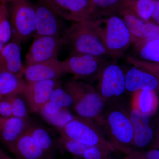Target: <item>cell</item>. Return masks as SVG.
Instances as JSON below:
<instances>
[{
	"label": "cell",
	"mask_w": 159,
	"mask_h": 159,
	"mask_svg": "<svg viewBox=\"0 0 159 159\" xmlns=\"http://www.w3.org/2000/svg\"><path fill=\"white\" fill-rule=\"evenodd\" d=\"M89 20L99 35L110 57H123L134 43L133 37L123 19L118 15H104Z\"/></svg>",
	"instance_id": "obj_1"
},
{
	"label": "cell",
	"mask_w": 159,
	"mask_h": 159,
	"mask_svg": "<svg viewBox=\"0 0 159 159\" xmlns=\"http://www.w3.org/2000/svg\"><path fill=\"white\" fill-rule=\"evenodd\" d=\"M71 53L91 54L97 57L110 56L102 40L89 20L74 22L63 34Z\"/></svg>",
	"instance_id": "obj_2"
},
{
	"label": "cell",
	"mask_w": 159,
	"mask_h": 159,
	"mask_svg": "<svg viewBox=\"0 0 159 159\" xmlns=\"http://www.w3.org/2000/svg\"><path fill=\"white\" fill-rule=\"evenodd\" d=\"M8 9L12 41L20 45L35 32V6L29 0L10 2Z\"/></svg>",
	"instance_id": "obj_3"
},
{
	"label": "cell",
	"mask_w": 159,
	"mask_h": 159,
	"mask_svg": "<svg viewBox=\"0 0 159 159\" xmlns=\"http://www.w3.org/2000/svg\"><path fill=\"white\" fill-rule=\"evenodd\" d=\"M65 89L73 97L75 110L80 116L93 118L101 112L103 106L102 98L89 86L71 81L66 84Z\"/></svg>",
	"instance_id": "obj_4"
},
{
	"label": "cell",
	"mask_w": 159,
	"mask_h": 159,
	"mask_svg": "<svg viewBox=\"0 0 159 159\" xmlns=\"http://www.w3.org/2000/svg\"><path fill=\"white\" fill-rule=\"evenodd\" d=\"M61 18L74 22L97 17L91 0H43Z\"/></svg>",
	"instance_id": "obj_5"
},
{
	"label": "cell",
	"mask_w": 159,
	"mask_h": 159,
	"mask_svg": "<svg viewBox=\"0 0 159 159\" xmlns=\"http://www.w3.org/2000/svg\"><path fill=\"white\" fill-rule=\"evenodd\" d=\"M65 45L63 36H43L34 38L26 55V66L57 59L60 49Z\"/></svg>",
	"instance_id": "obj_6"
},
{
	"label": "cell",
	"mask_w": 159,
	"mask_h": 159,
	"mask_svg": "<svg viewBox=\"0 0 159 159\" xmlns=\"http://www.w3.org/2000/svg\"><path fill=\"white\" fill-rule=\"evenodd\" d=\"M35 8L34 38L43 36L61 37L65 31L61 18L43 0H39Z\"/></svg>",
	"instance_id": "obj_7"
},
{
	"label": "cell",
	"mask_w": 159,
	"mask_h": 159,
	"mask_svg": "<svg viewBox=\"0 0 159 159\" xmlns=\"http://www.w3.org/2000/svg\"><path fill=\"white\" fill-rule=\"evenodd\" d=\"M66 73L74 74L75 77H90L102 70L107 64L104 57L91 54L71 53L65 60L61 61Z\"/></svg>",
	"instance_id": "obj_8"
},
{
	"label": "cell",
	"mask_w": 159,
	"mask_h": 159,
	"mask_svg": "<svg viewBox=\"0 0 159 159\" xmlns=\"http://www.w3.org/2000/svg\"><path fill=\"white\" fill-rule=\"evenodd\" d=\"M99 89L102 96L105 98L119 97L125 92V74L116 63H107L103 67Z\"/></svg>",
	"instance_id": "obj_9"
},
{
	"label": "cell",
	"mask_w": 159,
	"mask_h": 159,
	"mask_svg": "<svg viewBox=\"0 0 159 159\" xmlns=\"http://www.w3.org/2000/svg\"><path fill=\"white\" fill-rule=\"evenodd\" d=\"M59 86L57 80L27 83L23 95L31 112H39L54 90Z\"/></svg>",
	"instance_id": "obj_10"
},
{
	"label": "cell",
	"mask_w": 159,
	"mask_h": 159,
	"mask_svg": "<svg viewBox=\"0 0 159 159\" xmlns=\"http://www.w3.org/2000/svg\"><path fill=\"white\" fill-rule=\"evenodd\" d=\"M125 23L134 43L139 40L159 37V25L138 17L127 6L118 15Z\"/></svg>",
	"instance_id": "obj_11"
},
{
	"label": "cell",
	"mask_w": 159,
	"mask_h": 159,
	"mask_svg": "<svg viewBox=\"0 0 159 159\" xmlns=\"http://www.w3.org/2000/svg\"><path fill=\"white\" fill-rule=\"evenodd\" d=\"M66 74L61 61L56 59L26 66L24 76L29 83L57 80Z\"/></svg>",
	"instance_id": "obj_12"
},
{
	"label": "cell",
	"mask_w": 159,
	"mask_h": 159,
	"mask_svg": "<svg viewBox=\"0 0 159 159\" xmlns=\"http://www.w3.org/2000/svg\"><path fill=\"white\" fill-rule=\"evenodd\" d=\"M61 129L63 135L89 147L100 148V140L98 134L89 125L79 119H73Z\"/></svg>",
	"instance_id": "obj_13"
},
{
	"label": "cell",
	"mask_w": 159,
	"mask_h": 159,
	"mask_svg": "<svg viewBox=\"0 0 159 159\" xmlns=\"http://www.w3.org/2000/svg\"><path fill=\"white\" fill-rule=\"evenodd\" d=\"M125 89L130 92L154 91L159 86L157 75L138 68L133 67L125 74Z\"/></svg>",
	"instance_id": "obj_14"
},
{
	"label": "cell",
	"mask_w": 159,
	"mask_h": 159,
	"mask_svg": "<svg viewBox=\"0 0 159 159\" xmlns=\"http://www.w3.org/2000/svg\"><path fill=\"white\" fill-rule=\"evenodd\" d=\"M129 119L133 126L135 145L141 148L147 146L154 136L153 131L149 125L150 115L135 109L131 112Z\"/></svg>",
	"instance_id": "obj_15"
},
{
	"label": "cell",
	"mask_w": 159,
	"mask_h": 159,
	"mask_svg": "<svg viewBox=\"0 0 159 159\" xmlns=\"http://www.w3.org/2000/svg\"><path fill=\"white\" fill-rule=\"evenodd\" d=\"M25 68L22 61L20 45L13 41L5 45L0 52V71L23 77Z\"/></svg>",
	"instance_id": "obj_16"
},
{
	"label": "cell",
	"mask_w": 159,
	"mask_h": 159,
	"mask_svg": "<svg viewBox=\"0 0 159 159\" xmlns=\"http://www.w3.org/2000/svg\"><path fill=\"white\" fill-rule=\"evenodd\" d=\"M112 134L118 142L124 145L133 142L134 130L130 119L120 111H114L108 117Z\"/></svg>",
	"instance_id": "obj_17"
},
{
	"label": "cell",
	"mask_w": 159,
	"mask_h": 159,
	"mask_svg": "<svg viewBox=\"0 0 159 159\" xmlns=\"http://www.w3.org/2000/svg\"><path fill=\"white\" fill-rule=\"evenodd\" d=\"M8 149L16 159H47L42 149L26 130Z\"/></svg>",
	"instance_id": "obj_18"
},
{
	"label": "cell",
	"mask_w": 159,
	"mask_h": 159,
	"mask_svg": "<svg viewBox=\"0 0 159 159\" xmlns=\"http://www.w3.org/2000/svg\"><path fill=\"white\" fill-rule=\"evenodd\" d=\"M29 122L16 117H0V141L8 149L26 130Z\"/></svg>",
	"instance_id": "obj_19"
},
{
	"label": "cell",
	"mask_w": 159,
	"mask_h": 159,
	"mask_svg": "<svg viewBox=\"0 0 159 159\" xmlns=\"http://www.w3.org/2000/svg\"><path fill=\"white\" fill-rule=\"evenodd\" d=\"M26 130L39 145L47 159H53L57 148V143L51 135L43 127L29 122Z\"/></svg>",
	"instance_id": "obj_20"
},
{
	"label": "cell",
	"mask_w": 159,
	"mask_h": 159,
	"mask_svg": "<svg viewBox=\"0 0 159 159\" xmlns=\"http://www.w3.org/2000/svg\"><path fill=\"white\" fill-rule=\"evenodd\" d=\"M26 85L23 77L0 71V100L9 94H23Z\"/></svg>",
	"instance_id": "obj_21"
},
{
	"label": "cell",
	"mask_w": 159,
	"mask_h": 159,
	"mask_svg": "<svg viewBox=\"0 0 159 159\" xmlns=\"http://www.w3.org/2000/svg\"><path fill=\"white\" fill-rule=\"evenodd\" d=\"M134 44L140 57L137 59L159 64V37L138 41Z\"/></svg>",
	"instance_id": "obj_22"
},
{
	"label": "cell",
	"mask_w": 159,
	"mask_h": 159,
	"mask_svg": "<svg viewBox=\"0 0 159 159\" xmlns=\"http://www.w3.org/2000/svg\"><path fill=\"white\" fill-rule=\"evenodd\" d=\"M129 0H91L97 16L118 15Z\"/></svg>",
	"instance_id": "obj_23"
},
{
	"label": "cell",
	"mask_w": 159,
	"mask_h": 159,
	"mask_svg": "<svg viewBox=\"0 0 159 159\" xmlns=\"http://www.w3.org/2000/svg\"><path fill=\"white\" fill-rule=\"evenodd\" d=\"M155 1L129 0L127 6L141 20L145 21H151L154 8Z\"/></svg>",
	"instance_id": "obj_24"
},
{
	"label": "cell",
	"mask_w": 159,
	"mask_h": 159,
	"mask_svg": "<svg viewBox=\"0 0 159 159\" xmlns=\"http://www.w3.org/2000/svg\"><path fill=\"white\" fill-rule=\"evenodd\" d=\"M22 94H11L6 97L11 104L12 116L29 120V115L25 99H23Z\"/></svg>",
	"instance_id": "obj_25"
},
{
	"label": "cell",
	"mask_w": 159,
	"mask_h": 159,
	"mask_svg": "<svg viewBox=\"0 0 159 159\" xmlns=\"http://www.w3.org/2000/svg\"><path fill=\"white\" fill-rule=\"evenodd\" d=\"M48 101L59 110L68 108L74 104L73 97L60 86L54 90Z\"/></svg>",
	"instance_id": "obj_26"
},
{
	"label": "cell",
	"mask_w": 159,
	"mask_h": 159,
	"mask_svg": "<svg viewBox=\"0 0 159 159\" xmlns=\"http://www.w3.org/2000/svg\"><path fill=\"white\" fill-rule=\"evenodd\" d=\"M11 38V27L7 3L0 2V40L6 44Z\"/></svg>",
	"instance_id": "obj_27"
},
{
	"label": "cell",
	"mask_w": 159,
	"mask_h": 159,
	"mask_svg": "<svg viewBox=\"0 0 159 159\" xmlns=\"http://www.w3.org/2000/svg\"><path fill=\"white\" fill-rule=\"evenodd\" d=\"M139 91V110L142 112L150 115L154 110L156 104V99L154 91Z\"/></svg>",
	"instance_id": "obj_28"
},
{
	"label": "cell",
	"mask_w": 159,
	"mask_h": 159,
	"mask_svg": "<svg viewBox=\"0 0 159 159\" xmlns=\"http://www.w3.org/2000/svg\"><path fill=\"white\" fill-rule=\"evenodd\" d=\"M58 143L70 153L79 157H83L84 152L91 147L63 135Z\"/></svg>",
	"instance_id": "obj_29"
},
{
	"label": "cell",
	"mask_w": 159,
	"mask_h": 159,
	"mask_svg": "<svg viewBox=\"0 0 159 159\" xmlns=\"http://www.w3.org/2000/svg\"><path fill=\"white\" fill-rule=\"evenodd\" d=\"M43 117L51 125L60 129L64 127L68 123L74 119L73 115L67 110V108L62 109L56 113Z\"/></svg>",
	"instance_id": "obj_30"
},
{
	"label": "cell",
	"mask_w": 159,
	"mask_h": 159,
	"mask_svg": "<svg viewBox=\"0 0 159 159\" xmlns=\"http://www.w3.org/2000/svg\"><path fill=\"white\" fill-rule=\"evenodd\" d=\"M12 116L11 106L6 97L0 100V117L8 118Z\"/></svg>",
	"instance_id": "obj_31"
},
{
	"label": "cell",
	"mask_w": 159,
	"mask_h": 159,
	"mask_svg": "<svg viewBox=\"0 0 159 159\" xmlns=\"http://www.w3.org/2000/svg\"><path fill=\"white\" fill-rule=\"evenodd\" d=\"M83 157L84 159H105L101 148L91 147L84 152Z\"/></svg>",
	"instance_id": "obj_32"
},
{
	"label": "cell",
	"mask_w": 159,
	"mask_h": 159,
	"mask_svg": "<svg viewBox=\"0 0 159 159\" xmlns=\"http://www.w3.org/2000/svg\"><path fill=\"white\" fill-rule=\"evenodd\" d=\"M151 21L159 25V0L155 1V6Z\"/></svg>",
	"instance_id": "obj_33"
},
{
	"label": "cell",
	"mask_w": 159,
	"mask_h": 159,
	"mask_svg": "<svg viewBox=\"0 0 159 159\" xmlns=\"http://www.w3.org/2000/svg\"><path fill=\"white\" fill-rule=\"evenodd\" d=\"M145 159H159V150L152 149L145 154Z\"/></svg>",
	"instance_id": "obj_34"
},
{
	"label": "cell",
	"mask_w": 159,
	"mask_h": 159,
	"mask_svg": "<svg viewBox=\"0 0 159 159\" xmlns=\"http://www.w3.org/2000/svg\"><path fill=\"white\" fill-rule=\"evenodd\" d=\"M7 156L4 151L2 150V148H0V159H3Z\"/></svg>",
	"instance_id": "obj_35"
},
{
	"label": "cell",
	"mask_w": 159,
	"mask_h": 159,
	"mask_svg": "<svg viewBox=\"0 0 159 159\" xmlns=\"http://www.w3.org/2000/svg\"><path fill=\"white\" fill-rule=\"evenodd\" d=\"M5 45L6 44H4V43H3L0 40V52H1V51H2V49L3 48H4Z\"/></svg>",
	"instance_id": "obj_36"
},
{
	"label": "cell",
	"mask_w": 159,
	"mask_h": 159,
	"mask_svg": "<svg viewBox=\"0 0 159 159\" xmlns=\"http://www.w3.org/2000/svg\"><path fill=\"white\" fill-rule=\"evenodd\" d=\"M15 1V0H0V2H4L6 3H9L12 1Z\"/></svg>",
	"instance_id": "obj_37"
},
{
	"label": "cell",
	"mask_w": 159,
	"mask_h": 159,
	"mask_svg": "<svg viewBox=\"0 0 159 159\" xmlns=\"http://www.w3.org/2000/svg\"><path fill=\"white\" fill-rule=\"evenodd\" d=\"M13 159L12 158L8 156V155L6 156L4 159Z\"/></svg>",
	"instance_id": "obj_38"
},
{
	"label": "cell",
	"mask_w": 159,
	"mask_h": 159,
	"mask_svg": "<svg viewBox=\"0 0 159 159\" xmlns=\"http://www.w3.org/2000/svg\"><path fill=\"white\" fill-rule=\"evenodd\" d=\"M148 1H156V0H148Z\"/></svg>",
	"instance_id": "obj_39"
},
{
	"label": "cell",
	"mask_w": 159,
	"mask_h": 159,
	"mask_svg": "<svg viewBox=\"0 0 159 159\" xmlns=\"http://www.w3.org/2000/svg\"><path fill=\"white\" fill-rule=\"evenodd\" d=\"M133 159V158H129V159Z\"/></svg>",
	"instance_id": "obj_40"
}]
</instances>
